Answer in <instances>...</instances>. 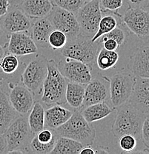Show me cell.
<instances>
[{
	"label": "cell",
	"mask_w": 149,
	"mask_h": 154,
	"mask_svg": "<svg viewBox=\"0 0 149 154\" xmlns=\"http://www.w3.org/2000/svg\"><path fill=\"white\" fill-rule=\"evenodd\" d=\"M5 54V51L4 48H3L2 46L0 45V59H1V58Z\"/></svg>",
	"instance_id": "b9f144b4"
},
{
	"label": "cell",
	"mask_w": 149,
	"mask_h": 154,
	"mask_svg": "<svg viewBox=\"0 0 149 154\" xmlns=\"http://www.w3.org/2000/svg\"><path fill=\"white\" fill-rule=\"evenodd\" d=\"M73 112L61 105L51 106L45 110V125L51 129H56L65 124L70 118Z\"/></svg>",
	"instance_id": "44dd1931"
},
{
	"label": "cell",
	"mask_w": 149,
	"mask_h": 154,
	"mask_svg": "<svg viewBox=\"0 0 149 154\" xmlns=\"http://www.w3.org/2000/svg\"><path fill=\"white\" fill-rule=\"evenodd\" d=\"M113 110L114 108H111L106 102H102L83 107L80 110L86 121L92 123L107 117Z\"/></svg>",
	"instance_id": "603a6c76"
},
{
	"label": "cell",
	"mask_w": 149,
	"mask_h": 154,
	"mask_svg": "<svg viewBox=\"0 0 149 154\" xmlns=\"http://www.w3.org/2000/svg\"><path fill=\"white\" fill-rule=\"evenodd\" d=\"M3 33H4V32H3V30H2V27H1V25H0V38L2 37V35H3Z\"/></svg>",
	"instance_id": "7bdbcfd3"
},
{
	"label": "cell",
	"mask_w": 149,
	"mask_h": 154,
	"mask_svg": "<svg viewBox=\"0 0 149 154\" xmlns=\"http://www.w3.org/2000/svg\"><path fill=\"white\" fill-rule=\"evenodd\" d=\"M47 76L43 82L42 91V102L48 107L65 104L68 81L60 73L54 59L47 60Z\"/></svg>",
	"instance_id": "7a4b0ae2"
},
{
	"label": "cell",
	"mask_w": 149,
	"mask_h": 154,
	"mask_svg": "<svg viewBox=\"0 0 149 154\" xmlns=\"http://www.w3.org/2000/svg\"><path fill=\"white\" fill-rule=\"evenodd\" d=\"M123 4V0H99L101 9L110 12H117Z\"/></svg>",
	"instance_id": "836d02e7"
},
{
	"label": "cell",
	"mask_w": 149,
	"mask_h": 154,
	"mask_svg": "<svg viewBox=\"0 0 149 154\" xmlns=\"http://www.w3.org/2000/svg\"><path fill=\"white\" fill-rule=\"evenodd\" d=\"M129 101L149 116V78L135 77L132 94Z\"/></svg>",
	"instance_id": "2e32d148"
},
{
	"label": "cell",
	"mask_w": 149,
	"mask_h": 154,
	"mask_svg": "<svg viewBox=\"0 0 149 154\" xmlns=\"http://www.w3.org/2000/svg\"><path fill=\"white\" fill-rule=\"evenodd\" d=\"M100 42L91 41V36L85 34L69 38L61 54L64 57L80 61L85 64H91L97 58Z\"/></svg>",
	"instance_id": "5b68a950"
},
{
	"label": "cell",
	"mask_w": 149,
	"mask_h": 154,
	"mask_svg": "<svg viewBox=\"0 0 149 154\" xmlns=\"http://www.w3.org/2000/svg\"><path fill=\"white\" fill-rule=\"evenodd\" d=\"M47 73V59L42 56L35 58L30 61L22 73L24 85L33 94H39L42 91L43 82Z\"/></svg>",
	"instance_id": "8992f818"
},
{
	"label": "cell",
	"mask_w": 149,
	"mask_h": 154,
	"mask_svg": "<svg viewBox=\"0 0 149 154\" xmlns=\"http://www.w3.org/2000/svg\"><path fill=\"white\" fill-rule=\"evenodd\" d=\"M10 6L8 0H0V17L8 12Z\"/></svg>",
	"instance_id": "74e56055"
},
{
	"label": "cell",
	"mask_w": 149,
	"mask_h": 154,
	"mask_svg": "<svg viewBox=\"0 0 149 154\" xmlns=\"http://www.w3.org/2000/svg\"><path fill=\"white\" fill-rule=\"evenodd\" d=\"M119 145L123 153H133L137 147V139L132 135H123L119 138Z\"/></svg>",
	"instance_id": "1f68e13d"
},
{
	"label": "cell",
	"mask_w": 149,
	"mask_h": 154,
	"mask_svg": "<svg viewBox=\"0 0 149 154\" xmlns=\"http://www.w3.org/2000/svg\"><path fill=\"white\" fill-rule=\"evenodd\" d=\"M53 7L51 0H24L18 6L30 19L46 17Z\"/></svg>",
	"instance_id": "ffe728a7"
},
{
	"label": "cell",
	"mask_w": 149,
	"mask_h": 154,
	"mask_svg": "<svg viewBox=\"0 0 149 154\" xmlns=\"http://www.w3.org/2000/svg\"><path fill=\"white\" fill-rule=\"evenodd\" d=\"M60 73L69 82L86 85L92 79L91 68L88 64L66 58L57 64Z\"/></svg>",
	"instance_id": "8fae6325"
},
{
	"label": "cell",
	"mask_w": 149,
	"mask_h": 154,
	"mask_svg": "<svg viewBox=\"0 0 149 154\" xmlns=\"http://www.w3.org/2000/svg\"><path fill=\"white\" fill-rule=\"evenodd\" d=\"M129 2L130 7L146 8L149 7V0H127Z\"/></svg>",
	"instance_id": "8d00e7d4"
},
{
	"label": "cell",
	"mask_w": 149,
	"mask_h": 154,
	"mask_svg": "<svg viewBox=\"0 0 149 154\" xmlns=\"http://www.w3.org/2000/svg\"><path fill=\"white\" fill-rule=\"evenodd\" d=\"M28 122L30 131L34 134H37L45 128V110L40 102H36L33 103L28 116Z\"/></svg>",
	"instance_id": "484cf974"
},
{
	"label": "cell",
	"mask_w": 149,
	"mask_h": 154,
	"mask_svg": "<svg viewBox=\"0 0 149 154\" xmlns=\"http://www.w3.org/2000/svg\"><path fill=\"white\" fill-rule=\"evenodd\" d=\"M54 5L60 7L76 14L77 11L82 6L84 0H51Z\"/></svg>",
	"instance_id": "4dcf8cb0"
},
{
	"label": "cell",
	"mask_w": 149,
	"mask_h": 154,
	"mask_svg": "<svg viewBox=\"0 0 149 154\" xmlns=\"http://www.w3.org/2000/svg\"><path fill=\"white\" fill-rule=\"evenodd\" d=\"M141 139L147 149H149V116L145 117L142 127Z\"/></svg>",
	"instance_id": "e575fe53"
},
{
	"label": "cell",
	"mask_w": 149,
	"mask_h": 154,
	"mask_svg": "<svg viewBox=\"0 0 149 154\" xmlns=\"http://www.w3.org/2000/svg\"><path fill=\"white\" fill-rule=\"evenodd\" d=\"M0 25L3 32L10 35L13 33L28 31L32 24L29 17L20 8L10 6L8 12L0 17Z\"/></svg>",
	"instance_id": "7c38bea8"
},
{
	"label": "cell",
	"mask_w": 149,
	"mask_h": 154,
	"mask_svg": "<svg viewBox=\"0 0 149 154\" xmlns=\"http://www.w3.org/2000/svg\"><path fill=\"white\" fill-rule=\"evenodd\" d=\"M101 42L103 45V48L108 51H116L120 48L118 43L113 38H101Z\"/></svg>",
	"instance_id": "d590c367"
},
{
	"label": "cell",
	"mask_w": 149,
	"mask_h": 154,
	"mask_svg": "<svg viewBox=\"0 0 149 154\" xmlns=\"http://www.w3.org/2000/svg\"><path fill=\"white\" fill-rule=\"evenodd\" d=\"M8 153L7 147V143L5 139V136L3 134H0V154Z\"/></svg>",
	"instance_id": "f35d334b"
},
{
	"label": "cell",
	"mask_w": 149,
	"mask_h": 154,
	"mask_svg": "<svg viewBox=\"0 0 149 154\" xmlns=\"http://www.w3.org/2000/svg\"><path fill=\"white\" fill-rule=\"evenodd\" d=\"M82 144L70 138L59 136L51 154H79Z\"/></svg>",
	"instance_id": "d4e9b609"
},
{
	"label": "cell",
	"mask_w": 149,
	"mask_h": 154,
	"mask_svg": "<svg viewBox=\"0 0 149 154\" xmlns=\"http://www.w3.org/2000/svg\"><path fill=\"white\" fill-rule=\"evenodd\" d=\"M128 67L135 77L149 78V45L136 50L130 59Z\"/></svg>",
	"instance_id": "ac0fdd59"
},
{
	"label": "cell",
	"mask_w": 149,
	"mask_h": 154,
	"mask_svg": "<svg viewBox=\"0 0 149 154\" xmlns=\"http://www.w3.org/2000/svg\"><path fill=\"white\" fill-rule=\"evenodd\" d=\"M110 38L114 39L115 41L118 43V45H119L120 47V46L124 43L125 40H126V34H125L124 30H123L122 28H120V27L117 26L113 29V30H112L111 31H110L109 33H106V34L101 36L99 38Z\"/></svg>",
	"instance_id": "d6a6232c"
},
{
	"label": "cell",
	"mask_w": 149,
	"mask_h": 154,
	"mask_svg": "<svg viewBox=\"0 0 149 154\" xmlns=\"http://www.w3.org/2000/svg\"><path fill=\"white\" fill-rule=\"evenodd\" d=\"M3 135L8 153H28V146L35 136L30 131L28 119L23 115L17 116Z\"/></svg>",
	"instance_id": "277c9868"
},
{
	"label": "cell",
	"mask_w": 149,
	"mask_h": 154,
	"mask_svg": "<svg viewBox=\"0 0 149 154\" xmlns=\"http://www.w3.org/2000/svg\"><path fill=\"white\" fill-rule=\"evenodd\" d=\"M10 86L11 91L8 96L11 105L17 113L20 115H26L34 103L33 93L25 85Z\"/></svg>",
	"instance_id": "5bb4252c"
},
{
	"label": "cell",
	"mask_w": 149,
	"mask_h": 154,
	"mask_svg": "<svg viewBox=\"0 0 149 154\" xmlns=\"http://www.w3.org/2000/svg\"><path fill=\"white\" fill-rule=\"evenodd\" d=\"M134 81L135 76L123 72L113 75L108 79L110 102L114 108L129 101L132 94Z\"/></svg>",
	"instance_id": "ba28073f"
},
{
	"label": "cell",
	"mask_w": 149,
	"mask_h": 154,
	"mask_svg": "<svg viewBox=\"0 0 149 154\" xmlns=\"http://www.w3.org/2000/svg\"><path fill=\"white\" fill-rule=\"evenodd\" d=\"M113 15L112 14H105V15L102 16L100 21H99L98 29L96 32L95 34L91 37V41L96 42L99 39L101 36L106 33H109L112 30H113L116 27L118 26L119 22H118L117 19L115 16H119L122 17L117 12L113 13Z\"/></svg>",
	"instance_id": "4316f807"
},
{
	"label": "cell",
	"mask_w": 149,
	"mask_h": 154,
	"mask_svg": "<svg viewBox=\"0 0 149 154\" xmlns=\"http://www.w3.org/2000/svg\"><path fill=\"white\" fill-rule=\"evenodd\" d=\"M2 85V80H1V78H0V86Z\"/></svg>",
	"instance_id": "f6af8a7d"
},
{
	"label": "cell",
	"mask_w": 149,
	"mask_h": 154,
	"mask_svg": "<svg viewBox=\"0 0 149 154\" xmlns=\"http://www.w3.org/2000/svg\"><path fill=\"white\" fill-rule=\"evenodd\" d=\"M8 51L16 56H25L36 54L38 47L31 36L24 32H17L10 34Z\"/></svg>",
	"instance_id": "9a60e30c"
},
{
	"label": "cell",
	"mask_w": 149,
	"mask_h": 154,
	"mask_svg": "<svg viewBox=\"0 0 149 154\" xmlns=\"http://www.w3.org/2000/svg\"><path fill=\"white\" fill-rule=\"evenodd\" d=\"M90 1H92V0H84L85 2H90Z\"/></svg>",
	"instance_id": "ee69618b"
},
{
	"label": "cell",
	"mask_w": 149,
	"mask_h": 154,
	"mask_svg": "<svg viewBox=\"0 0 149 154\" xmlns=\"http://www.w3.org/2000/svg\"><path fill=\"white\" fill-rule=\"evenodd\" d=\"M54 130L59 136L70 138L84 146L92 145L96 136L95 128L86 121L80 110L73 111L65 124Z\"/></svg>",
	"instance_id": "3957f363"
},
{
	"label": "cell",
	"mask_w": 149,
	"mask_h": 154,
	"mask_svg": "<svg viewBox=\"0 0 149 154\" xmlns=\"http://www.w3.org/2000/svg\"><path fill=\"white\" fill-rule=\"evenodd\" d=\"M11 7H18L22 4L24 0H8Z\"/></svg>",
	"instance_id": "60d3db41"
},
{
	"label": "cell",
	"mask_w": 149,
	"mask_h": 154,
	"mask_svg": "<svg viewBox=\"0 0 149 154\" xmlns=\"http://www.w3.org/2000/svg\"><path fill=\"white\" fill-rule=\"evenodd\" d=\"M58 138L59 136L55 130L44 128L35 134L30 141L28 148V153H51Z\"/></svg>",
	"instance_id": "4fadbf2b"
},
{
	"label": "cell",
	"mask_w": 149,
	"mask_h": 154,
	"mask_svg": "<svg viewBox=\"0 0 149 154\" xmlns=\"http://www.w3.org/2000/svg\"><path fill=\"white\" fill-rule=\"evenodd\" d=\"M54 28L47 17L38 18L31 25V37L37 47L49 48L48 36Z\"/></svg>",
	"instance_id": "d6986e66"
},
{
	"label": "cell",
	"mask_w": 149,
	"mask_h": 154,
	"mask_svg": "<svg viewBox=\"0 0 149 154\" xmlns=\"http://www.w3.org/2000/svg\"><path fill=\"white\" fill-rule=\"evenodd\" d=\"M118 110L111 127V132L116 138L123 135H132L137 140L141 139L143 122L146 116L127 101L117 107Z\"/></svg>",
	"instance_id": "6da1fadb"
},
{
	"label": "cell",
	"mask_w": 149,
	"mask_h": 154,
	"mask_svg": "<svg viewBox=\"0 0 149 154\" xmlns=\"http://www.w3.org/2000/svg\"><path fill=\"white\" fill-rule=\"evenodd\" d=\"M96 150L91 147V145H86L82 148L79 154H95Z\"/></svg>",
	"instance_id": "ab89813d"
},
{
	"label": "cell",
	"mask_w": 149,
	"mask_h": 154,
	"mask_svg": "<svg viewBox=\"0 0 149 154\" xmlns=\"http://www.w3.org/2000/svg\"><path fill=\"white\" fill-rule=\"evenodd\" d=\"M18 58L16 55L8 54H5L0 59V72L7 75H11L17 71L19 67Z\"/></svg>",
	"instance_id": "f1b7e54d"
},
{
	"label": "cell",
	"mask_w": 149,
	"mask_h": 154,
	"mask_svg": "<svg viewBox=\"0 0 149 154\" xmlns=\"http://www.w3.org/2000/svg\"><path fill=\"white\" fill-rule=\"evenodd\" d=\"M68 42L66 35L57 29H54L48 36V44L53 49L59 50L65 47Z\"/></svg>",
	"instance_id": "f546056e"
},
{
	"label": "cell",
	"mask_w": 149,
	"mask_h": 154,
	"mask_svg": "<svg viewBox=\"0 0 149 154\" xmlns=\"http://www.w3.org/2000/svg\"><path fill=\"white\" fill-rule=\"evenodd\" d=\"M46 17L51 22L54 29L63 32L68 38L75 37L81 33L79 25L73 13L54 5Z\"/></svg>",
	"instance_id": "9c48e42d"
},
{
	"label": "cell",
	"mask_w": 149,
	"mask_h": 154,
	"mask_svg": "<svg viewBox=\"0 0 149 154\" xmlns=\"http://www.w3.org/2000/svg\"><path fill=\"white\" fill-rule=\"evenodd\" d=\"M119 60V54L116 51H108L105 48L99 50L96 61L101 70H107L115 66Z\"/></svg>",
	"instance_id": "83f0119b"
},
{
	"label": "cell",
	"mask_w": 149,
	"mask_h": 154,
	"mask_svg": "<svg viewBox=\"0 0 149 154\" xmlns=\"http://www.w3.org/2000/svg\"><path fill=\"white\" fill-rule=\"evenodd\" d=\"M17 116V111L11 105L9 96L0 89V134L5 131Z\"/></svg>",
	"instance_id": "7402d4cb"
},
{
	"label": "cell",
	"mask_w": 149,
	"mask_h": 154,
	"mask_svg": "<svg viewBox=\"0 0 149 154\" xmlns=\"http://www.w3.org/2000/svg\"><path fill=\"white\" fill-rule=\"evenodd\" d=\"M85 85L79 83L68 82L65 91L66 102L74 108H80L83 102Z\"/></svg>",
	"instance_id": "cb8c5ba5"
},
{
	"label": "cell",
	"mask_w": 149,
	"mask_h": 154,
	"mask_svg": "<svg viewBox=\"0 0 149 154\" xmlns=\"http://www.w3.org/2000/svg\"><path fill=\"white\" fill-rule=\"evenodd\" d=\"M75 15L83 34L92 37L97 31L99 21L102 16L99 0L85 2Z\"/></svg>",
	"instance_id": "52a82bcc"
},
{
	"label": "cell",
	"mask_w": 149,
	"mask_h": 154,
	"mask_svg": "<svg viewBox=\"0 0 149 154\" xmlns=\"http://www.w3.org/2000/svg\"><path fill=\"white\" fill-rule=\"evenodd\" d=\"M122 19L135 36L141 39H148L149 11L139 8L129 7L122 17Z\"/></svg>",
	"instance_id": "30bf717a"
},
{
	"label": "cell",
	"mask_w": 149,
	"mask_h": 154,
	"mask_svg": "<svg viewBox=\"0 0 149 154\" xmlns=\"http://www.w3.org/2000/svg\"><path fill=\"white\" fill-rule=\"evenodd\" d=\"M108 95V88L107 82H104L99 79H91L85 85L84 99L81 107L105 102Z\"/></svg>",
	"instance_id": "e0dca14e"
}]
</instances>
